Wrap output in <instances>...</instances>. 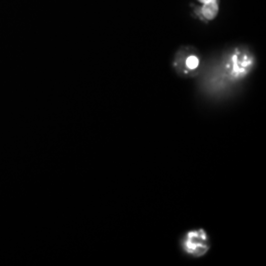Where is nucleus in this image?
Listing matches in <instances>:
<instances>
[{"mask_svg": "<svg viewBox=\"0 0 266 266\" xmlns=\"http://www.w3.org/2000/svg\"><path fill=\"white\" fill-rule=\"evenodd\" d=\"M256 65L252 51L244 46L228 49L204 67L200 78V91L211 98H223L238 87Z\"/></svg>", "mask_w": 266, "mask_h": 266, "instance_id": "nucleus-1", "label": "nucleus"}, {"mask_svg": "<svg viewBox=\"0 0 266 266\" xmlns=\"http://www.w3.org/2000/svg\"><path fill=\"white\" fill-rule=\"evenodd\" d=\"M184 253L194 258L204 256L211 248L208 233L204 229H194L184 234L180 241Z\"/></svg>", "mask_w": 266, "mask_h": 266, "instance_id": "nucleus-2", "label": "nucleus"}, {"mask_svg": "<svg viewBox=\"0 0 266 266\" xmlns=\"http://www.w3.org/2000/svg\"><path fill=\"white\" fill-rule=\"evenodd\" d=\"M175 72L183 77H196L201 71V57L194 47H182L172 60Z\"/></svg>", "mask_w": 266, "mask_h": 266, "instance_id": "nucleus-3", "label": "nucleus"}, {"mask_svg": "<svg viewBox=\"0 0 266 266\" xmlns=\"http://www.w3.org/2000/svg\"><path fill=\"white\" fill-rule=\"evenodd\" d=\"M194 13L200 19H203L205 21L214 20L219 13V0L204 3L200 7H195Z\"/></svg>", "mask_w": 266, "mask_h": 266, "instance_id": "nucleus-4", "label": "nucleus"}, {"mask_svg": "<svg viewBox=\"0 0 266 266\" xmlns=\"http://www.w3.org/2000/svg\"><path fill=\"white\" fill-rule=\"evenodd\" d=\"M200 3L204 4V3H208V2H211V1H214V0H198Z\"/></svg>", "mask_w": 266, "mask_h": 266, "instance_id": "nucleus-5", "label": "nucleus"}]
</instances>
